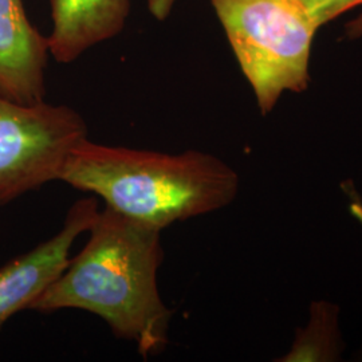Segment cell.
<instances>
[{"label": "cell", "instance_id": "obj_1", "mask_svg": "<svg viewBox=\"0 0 362 362\" xmlns=\"http://www.w3.org/2000/svg\"><path fill=\"white\" fill-rule=\"evenodd\" d=\"M86 245L28 310L91 313L133 342L144 360L167 349L172 311L160 296L161 231L110 208L100 209Z\"/></svg>", "mask_w": 362, "mask_h": 362}, {"label": "cell", "instance_id": "obj_2", "mask_svg": "<svg viewBox=\"0 0 362 362\" xmlns=\"http://www.w3.org/2000/svg\"><path fill=\"white\" fill-rule=\"evenodd\" d=\"M59 181L160 231L176 221L227 207L239 191L238 173L209 153L169 155L89 139L71 152Z\"/></svg>", "mask_w": 362, "mask_h": 362}, {"label": "cell", "instance_id": "obj_3", "mask_svg": "<svg viewBox=\"0 0 362 362\" xmlns=\"http://www.w3.org/2000/svg\"><path fill=\"white\" fill-rule=\"evenodd\" d=\"M262 115L284 91L308 89L311 43L320 28L296 0H211Z\"/></svg>", "mask_w": 362, "mask_h": 362}, {"label": "cell", "instance_id": "obj_4", "mask_svg": "<svg viewBox=\"0 0 362 362\" xmlns=\"http://www.w3.org/2000/svg\"><path fill=\"white\" fill-rule=\"evenodd\" d=\"M86 139L88 127L71 107L0 95V206L59 180L67 158Z\"/></svg>", "mask_w": 362, "mask_h": 362}, {"label": "cell", "instance_id": "obj_5", "mask_svg": "<svg viewBox=\"0 0 362 362\" xmlns=\"http://www.w3.org/2000/svg\"><path fill=\"white\" fill-rule=\"evenodd\" d=\"M98 212L97 197L79 199L69 209L59 233L0 269V332L15 314L28 310L64 272L71 247L89 231Z\"/></svg>", "mask_w": 362, "mask_h": 362}, {"label": "cell", "instance_id": "obj_6", "mask_svg": "<svg viewBox=\"0 0 362 362\" xmlns=\"http://www.w3.org/2000/svg\"><path fill=\"white\" fill-rule=\"evenodd\" d=\"M49 42L27 18L23 0H0V95L23 105L45 101Z\"/></svg>", "mask_w": 362, "mask_h": 362}, {"label": "cell", "instance_id": "obj_7", "mask_svg": "<svg viewBox=\"0 0 362 362\" xmlns=\"http://www.w3.org/2000/svg\"><path fill=\"white\" fill-rule=\"evenodd\" d=\"M54 28L47 38L57 62L70 64L125 26L129 0H52Z\"/></svg>", "mask_w": 362, "mask_h": 362}, {"label": "cell", "instance_id": "obj_8", "mask_svg": "<svg viewBox=\"0 0 362 362\" xmlns=\"http://www.w3.org/2000/svg\"><path fill=\"white\" fill-rule=\"evenodd\" d=\"M318 27L333 21L338 15L361 6L362 0H296Z\"/></svg>", "mask_w": 362, "mask_h": 362}, {"label": "cell", "instance_id": "obj_9", "mask_svg": "<svg viewBox=\"0 0 362 362\" xmlns=\"http://www.w3.org/2000/svg\"><path fill=\"white\" fill-rule=\"evenodd\" d=\"M175 0H148L149 11L158 21H164L168 16Z\"/></svg>", "mask_w": 362, "mask_h": 362}, {"label": "cell", "instance_id": "obj_10", "mask_svg": "<svg viewBox=\"0 0 362 362\" xmlns=\"http://www.w3.org/2000/svg\"><path fill=\"white\" fill-rule=\"evenodd\" d=\"M349 189L350 194H353V197L350 196V212L353 214L356 220L360 221V224L362 226V202L358 197H356V194L353 192L351 188H349Z\"/></svg>", "mask_w": 362, "mask_h": 362}, {"label": "cell", "instance_id": "obj_11", "mask_svg": "<svg viewBox=\"0 0 362 362\" xmlns=\"http://www.w3.org/2000/svg\"><path fill=\"white\" fill-rule=\"evenodd\" d=\"M346 33L350 38H357L362 35V15H360L357 19H354L351 23L346 27Z\"/></svg>", "mask_w": 362, "mask_h": 362}]
</instances>
